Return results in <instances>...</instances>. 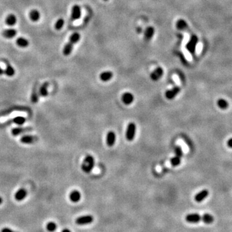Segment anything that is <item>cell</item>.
<instances>
[{
    "mask_svg": "<svg viewBox=\"0 0 232 232\" xmlns=\"http://www.w3.org/2000/svg\"><path fill=\"white\" fill-rule=\"evenodd\" d=\"M1 232H17V231H14L12 229H10V228H4L1 230Z\"/></svg>",
    "mask_w": 232,
    "mask_h": 232,
    "instance_id": "obj_34",
    "label": "cell"
},
{
    "mask_svg": "<svg viewBox=\"0 0 232 232\" xmlns=\"http://www.w3.org/2000/svg\"><path fill=\"white\" fill-rule=\"evenodd\" d=\"M176 27L179 30H185L188 28V25H187V23L185 22L184 19H180L177 21V22Z\"/></svg>",
    "mask_w": 232,
    "mask_h": 232,
    "instance_id": "obj_26",
    "label": "cell"
},
{
    "mask_svg": "<svg viewBox=\"0 0 232 232\" xmlns=\"http://www.w3.org/2000/svg\"><path fill=\"white\" fill-rule=\"evenodd\" d=\"M38 139V138L33 136H24L21 137L20 142L23 144H32L35 143Z\"/></svg>",
    "mask_w": 232,
    "mask_h": 232,
    "instance_id": "obj_15",
    "label": "cell"
},
{
    "mask_svg": "<svg viewBox=\"0 0 232 232\" xmlns=\"http://www.w3.org/2000/svg\"><path fill=\"white\" fill-rule=\"evenodd\" d=\"M122 101L126 105H129L132 103L134 100V96L130 92H125L124 93L121 97Z\"/></svg>",
    "mask_w": 232,
    "mask_h": 232,
    "instance_id": "obj_12",
    "label": "cell"
},
{
    "mask_svg": "<svg viewBox=\"0 0 232 232\" xmlns=\"http://www.w3.org/2000/svg\"><path fill=\"white\" fill-rule=\"evenodd\" d=\"M181 158L179 157L178 156H175L174 157H173L171 159V164L173 166V167H177L181 163Z\"/></svg>",
    "mask_w": 232,
    "mask_h": 232,
    "instance_id": "obj_32",
    "label": "cell"
},
{
    "mask_svg": "<svg viewBox=\"0 0 232 232\" xmlns=\"http://www.w3.org/2000/svg\"><path fill=\"white\" fill-rule=\"evenodd\" d=\"M181 91V88L179 86H174V88L169 90V91H167L165 93V96L168 99L172 100L173 99H174L175 97L178 94L179 92Z\"/></svg>",
    "mask_w": 232,
    "mask_h": 232,
    "instance_id": "obj_8",
    "label": "cell"
},
{
    "mask_svg": "<svg viewBox=\"0 0 232 232\" xmlns=\"http://www.w3.org/2000/svg\"><path fill=\"white\" fill-rule=\"evenodd\" d=\"M155 33V29L153 27H148L144 33V39L146 41H150L153 37Z\"/></svg>",
    "mask_w": 232,
    "mask_h": 232,
    "instance_id": "obj_17",
    "label": "cell"
},
{
    "mask_svg": "<svg viewBox=\"0 0 232 232\" xmlns=\"http://www.w3.org/2000/svg\"><path fill=\"white\" fill-rule=\"evenodd\" d=\"M3 199H2V197H0V205H1V204L3 203Z\"/></svg>",
    "mask_w": 232,
    "mask_h": 232,
    "instance_id": "obj_38",
    "label": "cell"
},
{
    "mask_svg": "<svg viewBox=\"0 0 232 232\" xmlns=\"http://www.w3.org/2000/svg\"><path fill=\"white\" fill-rule=\"evenodd\" d=\"M37 84L34 86L33 88V91L32 92V95H31V101L33 103H37L39 99V96H38L37 89Z\"/></svg>",
    "mask_w": 232,
    "mask_h": 232,
    "instance_id": "obj_29",
    "label": "cell"
},
{
    "mask_svg": "<svg viewBox=\"0 0 232 232\" xmlns=\"http://www.w3.org/2000/svg\"><path fill=\"white\" fill-rule=\"evenodd\" d=\"M49 86V83L48 82H45L41 86V87L40 88L39 91V93L41 97H46L48 96V87Z\"/></svg>",
    "mask_w": 232,
    "mask_h": 232,
    "instance_id": "obj_24",
    "label": "cell"
},
{
    "mask_svg": "<svg viewBox=\"0 0 232 232\" xmlns=\"http://www.w3.org/2000/svg\"><path fill=\"white\" fill-rule=\"evenodd\" d=\"M103 1H108V0H103Z\"/></svg>",
    "mask_w": 232,
    "mask_h": 232,
    "instance_id": "obj_39",
    "label": "cell"
},
{
    "mask_svg": "<svg viewBox=\"0 0 232 232\" xmlns=\"http://www.w3.org/2000/svg\"><path fill=\"white\" fill-rule=\"evenodd\" d=\"M61 232H71V231H70V230L67 229V228H65V229H64V230H62Z\"/></svg>",
    "mask_w": 232,
    "mask_h": 232,
    "instance_id": "obj_37",
    "label": "cell"
},
{
    "mask_svg": "<svg viewBox=\"0 0 232 232\" xmlns=\"http://www.w3.org/2000/svg\"><path fill=\"white\" fill-rule=\"evenodd\" d=\"M64 24H65V21L63 18L58 19L57 20V22H56V23H55V25H54L55 29L57 30H61L63 27Z\"/></svg>",
    "mask_w": 232,
    "mask_h": 232,
    "instance_id": "obj_30",
    "label": "cell"
},
{
    "mask_svg": "<svg viewBox=\"0 0 232 232\" xmlns=\"http://www.w3.org/2000/svg\"><path fill=\"white\" fill-rule=\"evenodd\" d=\"M209 195L208 190L204 189L197 193L195 196V200L197 203H201L203 200L205 199Z\"/></svg>",
    "mask_w": 232,
    "mask_h": 232,
    "instance_id": "obj_11",
    "label": "cell"
},
{
    "mask_svg": "<svg viewBox=\"0 0 232 232\" xmlns=\"http://www.w3.org/2000/svg\"><path fill=\"white\" fill-rule=\"evenodd\" d=\"M201 221H203L205 224H210L213 222L214 218L212 215L209 213H205L201 216Z\"/></svg>",
    "mask_w": 232,
    "mask_h": 232,
    "instance_id": "obj_25",
    "label": "cell"
},
{
    "mask_svg": "<svg viewBox=\"0 0 232 232\" xmlns=\"http://www.w3.org/2000/svg\"><path fill=\"white\" fill-rule=\"evenodd\" d=\"M29 18L33 22H37L41 18L40 13L37 10L33 9L29 12Z\"/></svg>",
    "mask_w": 232,
    "mask_h": 232,
    "instance_id": "obj_20",
    "label": "cell"
},
{
    "mask_svg": "<svg viewBox=\"0 0 232 232\" xmlns=\"http://www.w3.org/2000/svg\"><path fill=\"white\" fill-rule=\"evenodd\" d=\"M5 23L9 26H14L17 23L16 16L13 14H10L5 19Z\"/></svg>",
    "mask_w": 232,
    "mask_h": 232,
    "instance_id": "obj_22",
    "label": "cell"
},
{
    "mask_svg": "<svg viewBox=\"0 0 232 232\" xmlns=\"http://www.w3.org/2000/svg\"><path fill=\"white\" fill-rule=\"evenodd\" d=\"M81 193L78 190H73L69 195V198L72 203H78L81 199Z\"/></svg>",
    "mask_w": 232,
    "mask_h": 232,
    "instance_id": "obj_19",
    "label": "cell"
},
{
    "mask_svg": "<svg viewBox=\"0 0 232 232\" xmlns=\"http://www.w3.org/2000/svg\"><path fill=\"white\" fill-rule=\"evenodd\" d=\"M217 104V106L222 110H226L228 108V106H229V103H228L226 100H225L224 99H218Z\"/></svg>",
    "mask_w": 232,
    "mask_h": 232,
    "instance_id": "obj_27",
    "label": "cell"
},
{
    "mask_svg": "<svg viewBox=\"0 0 232 232\" xmlns=\"http://www.w3.org/2000/svg\"><path fill=\"white\" fill-rule=\"evenodd\" d=\"M3 74H4V70H3V69L1 67H0V75H2Z\"/></svg>",
    "mask_w": 232,
    "mask_h": 232,
    "instance_id": "obj_36",
    "label": "cell"
},
{
    "mask_svg": "<svg viewBox=\"0 0 232 232\" xmlns=\"http://www.w3.org/2000/svg\"><path fill=\"white\" fill-rule=\"evenodd\" d=\"M27 195V191L25 188H20L14 195V198L18 201H22Z\"/></svg>",
    "mask_w": 232,
    "mask_h": 232,
    "instance_id": "obj_14",
    "label": "cell"
},
{
    "mask_svg": "<svg viewBox=\"0 0 232 232\" xmlns=\"http://www.w3.org/2000/svg\"><path fill=\"white\" fill-rule=\"evenodd\" d=\"M186 221L190 223H198L201 221V215L199 213H190L186 216Z\"/></svg>",
    "mask_w": 232,
    "mask_h": 232,
    "instance_id": "obj_7",
    "label": "cell"
},
{
    "mask_svg": "<svg viewBox=\"0 0 232 232\" xmlns=\"http://www.w3.org/2000/svg\"><path fill=\"white\" fill-rule=\"evenodd\" d=\"M163 69L161 67H157L152 72V74H150V78L152 79V80L157 81L161 78L162 75H163Z\"/></svg>",
    "mask_w": 232,
    "mask_h": 232,
    "instance_id": "obj_9",
    "label": "cell"
},
{
    "mask_svg": "<svg viewBox=\"0 0 232 232\" xmlns=\"http://www.w3.org/2000/svg\"><path fill=\"white\" fill-rule=\"evenodd\" d=\"M136 125L134 123H130L128 124L126 131V138L127 141H132L135 136H136Z\"/></svg>",
    "mask_w": 232,
    "mask_h": 232,
    "instance_id": "obj_3",
    "label": "cell"
},
{
    "mask_svg": "<svg viewBox=\"0 0 232 232\" xmlns=\"http://www.w3.org/2000/svg\"><path fill=\"white\" fill-rule=\"evenodd\" d=\"M32 130L30 127H17L12 129L11 132L14 136H18L19 135L22 134L26 131H29Z\"/></svg>",
    "mask_w": 232,
    "mask_h": 232,
    "instance_id": "obj_16",
    "label": "cell"
},
{
    "mask_svg": "<svg viewBox=\"0 0 232 232\" xmlns=\"http://www.w3.org/2000/svg\"><path fill=\"white\" fill-rule=\"evenodd\" d=\"M4 73L9 77H12V76L14 75L15 74V70L10 64L6 63V68L4 70Z\"/></svg>",
    "mask_w": 232,
    "mask_h": 232,
    "instance_id": "obj_28",
    "label": "cell"
},
{
    "mask_svg": "<svg viewBox=\"0 0 232 232\" xmlns=\"http://www.w3.org/2000/svg\"><path fill=\"white\" fill-rule=\"evenodd\" d=\"M113 77V73L111 71H105L103 72L102 73L100 74L99 78L102 81L106 82L110 81Z\"/></svg>",
    "mask_w": 232,
    "mask_h": 232,
    "instance_id": "obj_21",
    "label": "cell"
},
{
    "mask_svg": "<svg viewBox=\"0 0 232 232\" xmlns=\"http://www.w3.org/2000/svg\"><path fill=\"white\" fill-rule=\"evenodd\" d=\"M197 41H198V38L195 35H193L190 38L189 42L186 45V48L191 53H193L195 52V47L197 45Z\"/></svg>",
    "mask_w": 232,
    "mask_h": 232,
    "instance_id": "obj_5",
    "label": "cell"
},
{
    "mask_svg": "<svg viewBox=\"0 0 232 232\" xmlns=\"http://www.w3.org/2000/svg\"><path fill=\"white\" fill-rule=\"evenodd\" d=\"M116 141V134L113 131H110L107 133L106 135V144L108 147H113Z\"/></svg>",
    "mask_w": 232,
    "mask_h": 232,
    "instance_id": "obj_10",
    "label": "cell"
},
{
    "mask_svg": "<svg viewBox=\"0 0 232 232\" xmlns=\"http://www.w3.org/2000/svg\"><path fill=\"white\" fill-rule=\"evenodd\" d=\"M94 158L92 155H86V157L84 159L83 162H82V170L85 173L88 174V173H90L92 170V169L94 167Z\"/></svg>",
    "mask_w": 232,
    "mask_h": 232,
    "instance_id": "obj_2",
    "label": "cell"
},
{
    "mask_svg": "<svg viewBox=\"0 0 232 232\" xmlns=\"http://www.w3.org/2000/svg\"><path fill=\"white\" fill-rule=\"evenodd\" d=\"M17 33H18V32H17L16 29H9L3 30L2 32V35L3 37L7 38V39H12V38L16 36Z\"/></svg>",
    "mask_w": 232,
    "mask_h": 232,
    "instance_id": "obj_18",
    "label": "cell"
},
{
    "mask_svg": "<svg viewBox=\"0 0 232 232\" xmlns=\"http://www.w3.org/2000/svg\"><path fill=\"white\" fill-rule=\"evenodd\" d=\"M46 228L48 231L53 232V231L56 230L57 224L54 222H49L48 223H47V226H46Z\"/></svg>",
    "mask_w": 232,
    "mask_h": 232,
    "instance_id": "obj_31",
    "label": "cell"
},
{
    "mask_svg": "<svg viewBox=\"0 0 232 232\" xmlns=\"http://www.w3.org/2000/svg\"><path fill=\"white\" fill-rule=\"evenodd\" d=\"M81 16V7L78 5H75L72 8L71 11V19L72 20H78Z\"/></svg>",
    "mask_w": 232,
    "mask_h": 232,
    "instance_id": "obj_6",
    "label": "cell"
},
{
    "mask_svg": "<svg viewBox=\"0 0 232 232\" xmlns=\"http://www.w3.org/2000/svg\"><path fill=\"white\" fill-rule=\"evenodd\" d=\"M175 155L176 156H178L179 157H182V148L181 147L177 146L176 147L175 149Z\"/></svg>",
    "mask_w": 232,
    "mask_h": 232,
    "instance_id": "obj_33",
    "label": "cell"
},
{
    "mask_svg": "<svg viewBox=\"0 0 232 232\" xmlns=\"http://www.w3.org/2000/svg\"><path fill=\"white\" fill-rule=\"evenodd\" d=\"M227 145L229 148H232V138H230V139L227 141Z\"/></svg>",
    "mask_w": 232,
    "mask_h": 232,
    "instance_id": "obj_35",
    "label": "cell"
},
{
    "mask_svg": "<svg viewBox=\"0 0 232 232\" xmlns=\"http://www.w3.org/2000/svg\"><path fill=\"white\" fill-rule=\"evenodd\" d=\"M26 121H27V119H26L25 117L18 116V117H14V118H13L11 120L6 121V122L5 123V125H9V124H10L11 123H14V124H18V125H22V124H23L26 122Z\"/></svg>",
    "mask_w": 232,
    "mask_h": 232,
    "instance_id": "obj_13",
    "label": "cell"
},
{
    "mask_svg": "<svg viewBox=\"0 0 232 232\" xmlns=\"http://www.w3.org/2000/svg\"><path fill=\"white\" fill-rule=\"evenodd\" d=\"M93 221V217L92 215H84L78 217L75 219V224L78 225H86L91 224Z\"/></svg>",
    "mask_w": 232,
    "mask_h": 232,
    "instance_id": "obj_4",
    "label": "cell"
},
{
    "mask_svg": "<svg viewBox=\"0 0 232 232\" xmlns=\"http://www.w3.org/2000/svg\"><path fill=\"white\" fill-rule=\"evenodd\" d=\"M16 44L21 48H26L29 45V41L25 37H20L16 40Z\"/></svg>",
    "mask_w": 232,
    "mask_h": 232,
    "instance_id": "obj_23",
    "label": "cell"
},
{
    "mask_svg": "<svg viewBox=\"0 0 232 232\" xmlns=\"http://www.w3.org/2000/svg\"><path fill=\"white\" fill-rule=\"evenodd\" d=\"M81 38L80 34L78 32H74L71 35L68 42L65 45L63 48V53L65 56H69L72 52L73 47L75 43H77Z\"/></svg>",
    "mask_w": 232,
    "mask_h": 232,
    "instance_id": "obj_1",
    "label": "cell"
}]
</instances>
